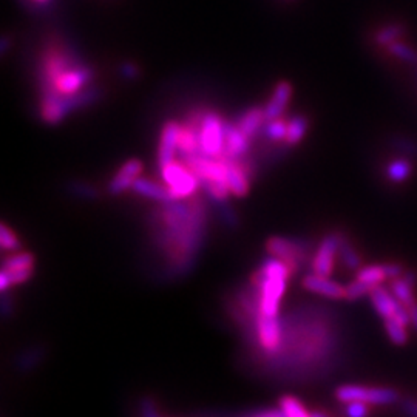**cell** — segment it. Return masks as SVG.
<instances>
[{
  "instance_id": "6da1fadb",
  "label": "cell",
  "mask_w": 417,
  "mask_h": 417,
  "mask_svg": "<svg viewBox=\"0 0 417 417\" xmlns=\"http://www.w3.org/2000/svg\"><path fill=\"white\" fill-rule=\"evenodd\" d=\"M153 238L172 273H186L204 241L209 212L200 196L159 202L152 218Z\"/></svg>"
},
{
  "instance_id": "7a4b0ae2",
  "label": "cell",
  "mask_w": 417,
  "mask_h": 417,
  "mask_svg": "<svg viewBox=\"0 0 417 417\" xmlns=\"http://www.w3.org/2000/svg\"><path fill=\"white\" fill-rule=\"evenodd\" d=\"M100 96H103V90L92 85L79 93L67 94V96L40 98V118L46 124L56 125L62 122L70 113L98 103Z\"/></svg>"
},
{
  "instance_id": "3957f363",
  "label": "cell",
  "mask_w": 417,
  "mask_h": 417,
  "mask_svg": "<svg viewBox=\"0 0 417 417\" xmlns=\"http://www.w3.org/2000/svg\"><path fill=\"white\" fill-rule=\"evenodd\" d=\"M226 119L213 110H200L198 139L200 154L209 158H223Z\"/></svg>"
},
{
  "instance_id": "277c9868",
  "label": "cell",
  "mask_w": 417,
  "mask_h": 417,
  "mask_svg": "<svg viewBox=\"0 0 417 417\" xmlns=\"http://www.w3.org/2000/svg\"><path fill=\"white\" fill-rule=\"evenodd\" d=\"M163 183L172 190L176 200H189L196 195L201 184L195 172L184 161H172V163L159 167Z\"/></svg>"
},
{
  "instance_id": "5b68a950",
  "label": "cell",
  "mask_w": 417,
  "mask_h": 417,
  "mask_svg": "<svg viewBox=\"0 0 417 417\" xmlns=\"http://www.w3.org/2000/svg\"><path fill=\"white\" fill-rule=\"evenodd\" d=\"M250 336L255 338L260 351L267 357L277 355L282 349L284 337V325L278 317H267L257 314L250 321Z\"/></svg>"
},
{
  "instance_id": "8992f818",
  "label": "cell",
  "mask_w": 417,
  "mask_h": 417,
  "mask_svg": "<svg viewBox=\"0 0 417 417\" xmlns=\"http://www.w3.org/2000/svg\"><path fill=\"white\" fill-rule=\"evenodd\" d=\"M336 399L342 403L365 402L373 405H390L399 401V394L391 388H377L365 385H342L336 390Z\"/></svg>"
},
{
  "instance_id": "52a82bcc",
  "label": "cell",
  "mask_w": 417,
  "mask_h": 417,
  "mask_svg": "<svg viewBox=\"0 0 417 417\" xmlns=\"http://www.w3.org/2000/svg\"><path fill=\"white\" fill-rule=\"evenodd\" d=\"M36 260L29 252H13L3 260L0 273V289L7 292L11 286L28 282L34 273Z\"/></svg>"
},
{
  "instance_id": "ba28073f",
  "label": "cell",
  "mask_w": 417,
  "mask_h": 417,
  "mask_svg": "<svg viewBox=\"0 0 417 417\" xmlns=\"http://www.w3.org/2000/svg\"><path fill=\"white\" fill-rule=\"evenodd\" d=\"M266 250L271 257L284 261L289 266L292 273L299 271V267L305 263L308 257L306 243L300 240H292L288 237H271L266 241Z\"/></svg>"
},
{
  "instance_id": "9c48e42d",
  "label": "cell",
  "mask_w": 417,
  "mask_h": 417,
  "mask_svg": "<svg viewBox=\"0 0 417 417\" xmlns=\"http://www.w3.org/2000/svg\"><path fill=\"white\" fill-rule=\"evenodd\" d=\"M340 238L342 234H327L323 240L320 241L311 261L314 273H319V275L323 277L331 275L334 271L336 254H338V249H340Z\"/></svg>"
},
{
  "instance_id": "30bf717a",
  "label": "cell",
  "mask_w": 417,
  "mask_h": 417,
  "mask_svg": "<svg viewBox=\"0 0 417 417\" xmlns=\"http://www.w3.org/2000/svg\"><path fill=\"white\" fill-rule=\"evenodd\" d=\"M183 124L178 121H167L163 129H161L159 146H158V167L172 163L176 159L178 146H180V135H181Z\"/></svg>"
},
{
  "instance_id": "8fae6325",
  "label": "cell",
  "mask_w": 417,
  "mask_h": 417,
  "mask_svg": "<svg viewBox=\"0 0 417 417\" xmlns=\"http://www.w3.org/2000/svg\"><path fill=\"white\" fill-rule=\"evenodd\" d=\"M224 159L230 161H243L247 159L250 139L241 132L235 122L226 121L224 124Z\"/></svg>"
},
{
  "instance_id": "7c38bea8",
  "label": "cell",
  "mask_w": 417,
  "mask_h": 417,
  "mask_svg": "<svg viewBox=\"0 0 417 417\" xmlns=\"http://www.w3.org/2000/svg\"><path fill=\"white\" fill-rule=\"evenodd\" d=\"M142 163L139 159H129L121 165V169L116 172V175L111 178V181L109 184V193L110 195H122L124 192H127L129 189L133 187V184L142 174Z\"/></svg>"
},
{
  "instance_id": "4fadbf2b",
  "label": "cell",
  "mask_w": 417,
  "mask_h": 417,
  "mask_svg": "<svg viewBox=\"0 0 417 417\" xmlns=\"http://www.w3.org/2000/svg\"><path fill=\"white\" fill-rule=\"evenodd\" d=\"M303 288L309 292H314V294H319L321 297H326V299L331 300H342L347 299V288H343L342 284H338L336 282H332L327 277L319 275V273H309L305 278H303Z\"/></svg>"
},
{
  "instance_id": "5bb4252c",
  "label": "cell",
  "mask_w": 417,
  "mask_h": 417,
  "mask_svg": "<svg viewBox=\"0 0 417 417\" xmlns=\"http://www.w3.org/2000/svg\"><path fill=\"white\" fill-rule=\"evenodd\" d=\"M292 98V85L286 81H280L275 87H273L272 96L267 100L265 107V118L266 121H272V119L282 118L284 110L288 109Z\"/></svg>"
},
{
  "instance_id": "9a60e30c",
  "label": "cell",
  "mask_w": 417,
  "mask_h": 417,
  "mask_svg": "<svg viewBox=\"0 0 417 417\" xmlns=\"http://www.w3.org/2000/svg\"><path fill=\"white\" fill-rule=\"evenodd\" d=\"M132 190L136 195L142 196V198L157 201L158 204L159 202H170L176 200L174 193H172V190L167 187L165 184H159L157 181L147 180V178H141V176L133 184Z\"/></svg>"
},
{
  "instance_id": "2e32d148",
  "label": "cell",
  "mask_w": 417,
  "mask_h": 417,
  "mask_svg": "<svg viewBox=\"0 0 417 417\" xmlns=\"http://www.w3.org/2000/svg\"><path fill=\"white\" fill-rule=\"evenodd\" d=\"M235 124L241 129V132L246 135L249 139H254L266 124L265 109H260V107H252V109L244 111L243 115L237 119Z\"/></svg>"
},
{
  "instance_id": "e0dca14e",
  "label": "cell",
  "mask_w": 417,
  "mask_h": 417,
  "mask_svg": "<svg viewBox=\"0 0 417 417\" xmlns=\"http://www.w3.org/2000/svg\"><path fill=\"white\" fill-rule=\"evenodd\" d=\"M369 295H371L373 306H374L375 311L379 312L380 317H382L384 320L394 317L396 311H397V306L401 301L396 299L392 292L377 286V288H374L371 291V294H369Z\"/></svg>"
},
{
  "instance_id": "ac0fdd59",
  "label": "cell",
  "mask_w": 417,
  "mask_h": 417,
  "mask_svg": "<svg viewBox=\"0 0 417 417\" xmlns=\"http://www.w3.org/2000/svg\"><path fill=\"white\" fill-rule=\"evenodd\" d=\"M309 129V119L305 115H297L288 121V133H286V144L297 146L305 138Z\"/></svg>"
},
{
  "instance_id": "d6986e66",
  "label": "cell",
  "mask_w": 417,
  "mask_h": 417,
  "mask_svg": "<svg viewBox=\"0 0 417 417\" xmlns=\"http://www.w3.org/2000/svg\"><path fill=\"white\" fill-rule=\"evenodd\" d=\"M413 174V164L407 158H397L392 159L391 163L386 165V178L392 183H403Z\"/></svg>"
},
{
  "instance_id": "ffe728a7",
  "label": "cell",
  "mask_w": 417,
  "mask_h": 417,
  "mask_svg": "<svg viewBox=\"0 0 417 417\" xmlns=\"http://www.w3.org/2000/svg\"><path fill=\"white\" fill-rule=\"evenodd\" d=\"M413 289H414V286L411 284L405 277L403 278H401V277L394 278L391 283V292L394 294L396 299L399 301H402L407 308L413 306L414 303H417Z\"/></svg>"
},
{
  "instance_id": "44dd1931",
  "label": "cell",
  "mask_w": 417,
  "mask_h": 417,
  "mask_svg": "<svg viewBox=\"0 0 417 417\" xmlns=\"http://www.w3.org/2000/svg\"><path fill=\"white\" fill-rule=\"evenodd\" d=\"M405 33V27L401 25V23H388V25H385L379 29L377 33L374 36L375 44L380 46H388L390 44L396 40H401V38Z\"/></svg>"
},
{
  "instance_id": "7402d4cb",
  "label": "cell",
  "mask_w": 417,
  "mask_h": 417,
  "mask_svg": "<svg viewBox=\"0 0 417 417\" xmlns=\"http://www.w3.org/2000/svg\"><path fill=\"white\" fill-rule=\"evenodd\" d=\"M386 51H388L391 56L397 57L399 61L409 65H417V51L413 49V46L403 44L402 40L392 42V44L386 46Z\"/></svg>"
},
{
  "instance_id": "603a6c76",
  "label": "cell",
  "mask_w": 417,
  "mask_h": 417,
  "mask_svg": "<svg viewBox=\"0 0 417 417\" xmlns=\"http://www.w3.org/2000/svg\"><path fill=\"white\" fill-rule=\"evenodd\" d=\"M355 278L360 280V282L379 286L380 283H384V280H386L388 277H386L384 265H373V266L360 267Z\"/></svg>"
},
{
  "instance_id": "cb8c5ba5",
  "label": "cell",
  "mask_w": 417,
  "mask_h": 417,
  "mask_svg": "<svg viewBox=\"0 0 417 417\" xmlns=\"http://www.w3.org/2000/svg\"><path fill=\"white\" fill-rule=\"evenodd\" d=\"M263 132L266 135V138L272 142L286 141V133H288V121H284L283 118L266 121Z\"/></svg>"
},
{
  "instance_id": "d4e9b609",
  "label": "cell",
  "mask_w": 417,
  "mask_h": 417,
  "mask_svg": "<svg viewBox=\"0 0 417 417\" xmlns=\"http://www.w3.org/2000/svg\"><path fill=\"white\" fill-rule=\"evenodd\" d=\"M280 408L283 409L286 417H312L299 399L294 396H283L280 397Z\"/></svg>"
},
{
  "instance_id": "484cf974",
  "label": "cell",
  "mask_w": 417,
  "mask_h": 417,
  "mask_svg": "<svg viewBox=\"0 0 417 417\" xmlns=\"http://www.w3.org/2000/svg\"><path fill=\"white\" fill-rule=\"evenodd\" d=\"M385 329L386 334H388V337L391 338L392 343L396 345H405L408 342V332H407V326L403 323H401L397 319L391 317V319H385Z\"/></svg>"
},
{
  "instance_id": "4316f807",
  "label": "cell",
  "mask_w": 417,
  "mask_h": 417,
  "mask_svg": "<svg viewBox=\"0 0 417 417\" xmlns=\"http://www.w3.org/2000/svg\"><path fill=\"white\" fill-rule=\"evenodd\" d=\"M338 254H340L343 263L347 265L349 269H359L360 267L359 254H357V250L354 249L353 244H351L343 235L340 238V249H338Z\"/></svg>"
},
{
  "instance_id": "83f0119b",
  "label": "cell",
  "mask_w": 417,
  "mask_h": 417,
  "mask_svg": "<svg viewBox=\"0 0 417 417\" xmlns=\"http://www.w3.org/2000/svg\"><path fill=\"white\" fill-rule=\"evenodd\" d=\"M0 246H2L5 252H16L21 247L19 238H17L13 229L5 223L0 226Z\"/></svg>"
},
{
  "instance_id": "f1b7e54d",
  "label": "cell",
  "mask_w": 417,
  "mask_h": 417,
  "mask_svg": "<svg viewBox=\"0 0 417 417\" xmlns=\"http://www.w3.org/2000/svg\"><path fill=\"white\" fill-rule=\"evenodd\" d=\"M68 190L73 195L79 196V198H83V200H96L99 196V190L96 187L92 186V184H87L82 181L71 183Z\"/></svg>"
},
{
  "instance_id": "f546056e",
  "label": "cell",
  "mask_w": 417,
  "mask_h": 417,
  "mask_svg": "<svg viewBox=\"0 0 417 417\" xmlns=\"http://www.w3.org/2000/svg\"><path fill=\"white\" fill-rule=\"evenodd\" d=\"M374 288H377V286L360 282V280L355 278V282H353V283L347 286V300L354 301L357 299H360V297H363V295L371 294V291Z\"/></svg>"
},
{
  "instance_id": "4dcf8cb0",
  "label": "cell",
  "mask_w": 417,
  "mask_h": 417,
  "mask_svg": "<svg viewBox=\"0 0 417 417\" xmlns=\"http://www.w3.org/2000/svg\"><path fill=\"white\" fill-rule=\"evenodd\" d=\"M392 146H394L399 152L403 154H417V142L411 141L408 138H402V136H397V138L392 141Z\"/></svg>"
},
{
  "instance_id": "1f68e13d",
  "label": "cell",
  "mask_w": 417,
  "mask_h": 417,
  "mask_svg": "<svg viewBox=\"0 0 417 417\" xmlns=\"http://www.w3.org/2000/svg\"><path fill=\"white\" fill-rule=\"evenodd\" d=\"M347 408H345V413L347 417H366L368 416V407L365 402H349L345 403Z\"/></svg>"
},
{
  "instance_id": "d6a6232c",
  "label": "cell",
  "mask_w": 417,
  "mask_h": 417,
  "mask_svg": "<svg viewBox=\"0 0 417 417\" xmlns=\"http://www.w3.org/2000/svg\"><path fill=\"white\" fill-rule=\"evenodd\" d=\"M119 73H121L124 79L135 81V79H138V76H139V68H138V65H135L132 62H124L121 67H119Z\"/></svg>"
},
{
  "instance_id": "836d02e7",
  "label": "cell",
  "mask_w": 417,
  "mask_h": 417,
  "mask_svg": "<svg viewBox=\"0 0 417 417\" xmlns=\"http://www.w3.org/2000/svg\"><path fill=\"white\" fill-rule=\"evenodd\" d=\"M244 417H286V414L283 413L282 408H263L254 411V413H249Z\"/></svg>"
},
{
  "instance_id": "e575fe53",
  "label": "cell",
  "mask_w": 417,
  "mask_h": 417,
  "mask_svg": "<svg viewBox=\"0 0 417 417\" xmlns=\"http://www.w3.org/2000/svg\"><path fill=\"white\" fill-rule=\"evenodd\" d=\"M385 266V272H386V277L394 280V278H399L402 275V266L401 265H396V263H386L384 265Z\"/></svg>"
},
{
  "instance_id": "d590c367",
  "label": "cell",
  "mask_w": 417,
  "mask_h": 417,
  "mask_svg": "<svg viewBox=\"0 0 417 417\" xmlns=\"http://www.w3.org/2000/svg\"><path fill=\"white\" fill-rule=\"evenodd\" d=\"M402 407L409 417H417V401H414V399H405Z\"/></svg>"
},
{
  "instance_id": "8d00e7d4",
  "label": "cell",
  "mask_w": 417,
  "mask_h": 417,
  "mask_svg": "<svg viewBox=\"0 0 417 417\" xmlns=\"http://www.w3.org/2000/svg\"><path fill=\"white\" fill-rule=\"evenodd\" d=\"M142 417H159L157 407L152 401H146L142 403Z\"/></svg>"
},
{
  "instance_id": "74e56055",
  "label": "cell",
  "mask_w": 417,
  "mask_h": 417,
  "mask_svg": "<svg viewBox=\"0 0 417 417\" xmlns=\"http://www.w3.org/2000/svg\"><path fill=\"white\" fill-rule=\"evenodd\" d=\"M409 317H411V325L414 326V329L417 331V303H414L413 306H409Z\"/></svg>"
},
{
  "instance_id": "f35d334b",
  "label": "cell",
  "mask_w": 417,
  "mask_h": 417,
  "mask_svg": "<svg viewBox=\"0 0 417 417\" xmlns=\"http://www.w3.org/2000/svg\"><path fill=\"white\" fill-rule=\"evenodd\" d=\"M33 3H36V5H40V7H46V5H49L51 0H31Z\"/></svg>"
},
{
  "instance_id": "ab89813d",
  "label": "cell",
  "mask_w": 417,
  "mask_h": 417,
  "mask_svg": "<svg viewBox=\"0 0 417 417\" xmlns=\"http://www.w3.org/2000/svg\"><path fill=\"white\" fill-rule=\"evenodd\" d=\"M312 417H329L326 413H323V411H314V413H311Z\"/></svg>"
}]
</instances>
